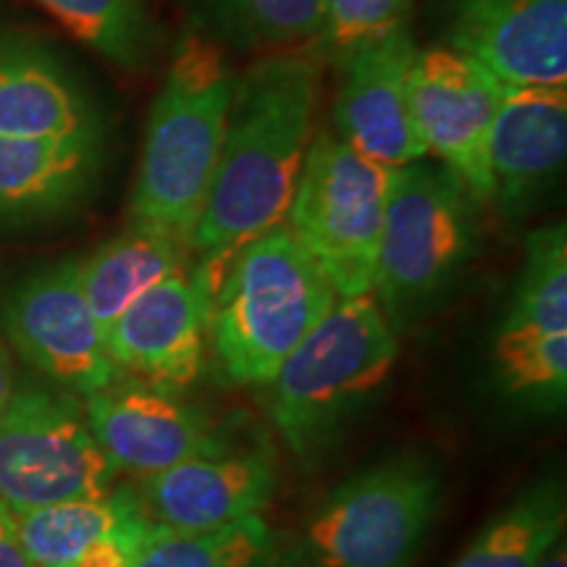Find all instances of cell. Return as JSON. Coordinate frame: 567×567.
Masks as SVG:
<instances>
[{
	"label": "cell",
	"mask_w": 567,
	"mask_h": 567,
	"mask_svg": "<svg viewBox=\"0 0 567 567\" xmlns=\"http://www.w3.org/2000/svg\"><path fill=\"white\" fill-rule=\"evenodd\" d=\"M446 40L505 84L567 87V0H446Z\"/></svg>",
	"instance_id": "cell-13"
},
{
	"label": "cell",
	"mask_w": 567,
	"mask_h": 567,
	"mask_svg": "<svg viewBox=\"0 0 567 567\" xmlns=\"http://www.w3.org/2000/svg\"><path fill=\"white\" fill-rule=\"evenodd\" d=\"M113 465L92 436L84 408L48 389L13 392L0 413V502L19 509L111 492Z\"/></svg>",
	"instance_id": "cell-8"
},
{
	"label": "cell",
	"mask_w": 567,
	"mask_h": 567,
	"mask_svg": "<svg viewBox=\"0 0 567 567\" xmlns=\"http://www.w3.org/2000/svg\"><path fill=\"white\" fill-rule=\"evenodd\" d=\"M84 415L113 471L140 481L231 446L182 392L142 379L122 375L90 394Z\"/></svg>",
	"instance_id": "cell-11"
},
{
	"label": "cell",
	"mask_w": 567,
	"mask_h": 567,
	"mask_svg": "<svg viewBox=\"0 0 567 567\" xmlns=\"http://www.w3.org/2000/svg\"><path fill=\"white\" fill-rule=\"evenodd\" d=\"M400 344L373 295L339 297L268 381V413L295 455L321 450L334 429L386 384Z\"/></svg>",
	"instance_id": "cell-4"
},
{
	"label": "cell",
	"mask_w": 567,
	"mask_h": 567,
	"mask_svg": "<svg viewBox=\"0 0 567 567\" xmlns=\"http://www.w3.org/2000/svg\"><path fill=\"white\" fill-rule=\"evenodd\" d=\"M565 153L567 87L505 84L488 142L494 200L520 210L563 172Z\"/></svg>",
	"instance_id": "cell-16"
},
{
	"label": "cell",
	"mask_w": 567,
	"mask_h": 567,
	"mask_svg": "<svg viewBox=\"0 0 567 567\" xmlns=\"http://www.w3.org/2000/svg\"><path fill=\"white\" fill-rule=\"evenodd\" d=\"M130 567H308V563L300 544L268 526L260 515H250L200 534L153 526L134 547Z\"/></svg>",
	"instance_id": "cell-20"
},
{
	"label": "cell",
	"mask_w": 567,
	"mask_h": 567,
	"mask_svg": "<svg viewBox=\"0 0 567 567\" xmlns=\"http://www.w3.org/2000/svg\"><path fill=\"white\" fill-rule=\"evenodd\" d=\"M11 394H13V365H11L9 352H6V347L0 344V413H3V408L9 405Z\"/></svg>",
	"instance_id": "cell-29"
},
{
	"label": "cell",
	"mask_w": 567,
	"mask_h": 567,
	"mask_svg": "<svg viewBox=\"0 0 567 567\" xmlns=\"http://www.w3.org/2000/svg\"><path fill=\"white\" fill-rule=\"evenodd\" d=\"M3 323L21 358L71 392L90 396L124 375L113 365L101 323L84 300L76 260L19 284L6 302Z\"/></svg>",
	"instance_id": "cell-10"
},
{
	"label": "cell",
	"mask_w": 567,
	"mask_h": 567,
	"mask_svg": "<svg viewBox=\"0 0 567 567\" xmlns=\"http://www.w3.org/2000/svg\"><path fill=\"white\" fill-rule=\"evenodd\" d=\"M276 488L274 455L229 450L193 457L142 478L140 505L155 526L174 534H200L260 515Z\"/></svg>",
	"instance_id": "cell-15"
},
{
	"label": "cell",
	"mask_w": 567,
	"mask_h": 567,
	"mask_svg": "<svg viewBox=\"0 0 567 567\" xmlns=\"http://www.w3.org/2000/svg\"><path fill=\"white\" fill-rule=\"evenodd\" d=\"M101 172V137H0V218L80 203Z\"/></svg>",
	"instance_id": "cell-17"
},
{
	"label": "cell",
	"mask_w": 567,
	"mask_h": 567,
	"mask_svg": "<svg viewBox=\"0 0 567 567\" xmlns=\"http://www.w3.org/2000/svg\"><path fill=\"white\" fill-rule=\"evenodd\" d=\"M208 310L197 274L179 271L140 295L103 331L105 350L122 373L184 392L203 373Z\"/></svg>",
	"instance_id": "cell-14"
},
{
	"label": "cell",
	"mask_w": 567,
	"mask_h": 567,
	"mask_svg": "<svg viewBox=\"0 0 567 567\" xmlns=\"http://www.w3.org/2000/svg\"><path fill=\"white\" fill-rule=\"evenodd\" d=\"M494 365L507 394L563 402L567 392V334L502 323Z\"/></svg>",
	"instance_id": "cell-26"
},
{
	"label": "cell",
	"mask_w": 567,
	"mask_h": 567,
	"mask_svg": "<svg viewBox=\"0 0 567 567\" xmlns=\"http://www.w3.org/2000/svg\"><path fill=\"white\" fill-rule=\"evenodd\" d=\"M565 488L542 481L515 496L450 567H538L565 536Z\"/></svg>",
	"instance_id": "cell-22"
},
{
	"label": "cell",
	"mask_w": 567,
	"mask_h": 567,
	"mask_svg": "<svg viewBox=\"0 0 567 567\" xmlns=\"http://www.w3.org/2000/svg\"><path fill=\"white\" fill-rule=\"evenodd\" d=\"M208 292V337L234 384L266 386L339 300L287 226L197 271Z\"/></svg>",
	"instance_id": "cell-2"
},
{
	"label": "cell",
	"mask_w": 567,
	"mask_h": 567,
	"mask_svg": "<svg viewBox=\"0 0 567 567\" xmlns=\"http://www.w3.org/2000/svg\"><path fill=\"white\" fill-rule=\"evenodd\" d=\"M200 24L247 53L313 45L321 38L326 0H189Z\"/></svg>",
	"instance_id": "cell-23"
},
{
	"label": "cell",
	"mask_w": 567,
	"mask_h": 567,
	"mask_svg": "<svg viewBox=\"0 0 567 567\" xmlns=\"http://www.w3.org/2000/svg\"><path fill=\"white\" fill-rule=\"evenodd\" d=\"M0 137H97L95 111L51 55L0 45Z\"/></svg>",
	"instance_id": "cell-18"
},
{
	"label": "cell",
	"mask_w": 567,
	"mask_h": 567,
	"mask_svg": "<svg viewBox=\"0 0 567 567\" xmlns=\"http://www.w3.org/2000/svg\"><path fill=\"white\" fill-rule=\"evenodd\" d=\"M69 34L116 66L137 71L155 59L161 27L147 0H34Z\"/></svg>",
	"instance_id": "cell-24"
},
{
	"label": "cell",
	"mask_w": 567,
	"mask_h": 567,
	"mask_svg": "<svg viewBox=\"0 0 567 567\" xmlns=\"http://www.w3.org/2000/svg\"><path fill=\"white\" fill-rule=\"evenodd\" d=\"M538 567H567V549H565V536L557 538L555 544H551L547 555H544L542 563Z\"/></svg>",
	"instance_id": "cell-30"
},
{
	"label": "cell",
	"mask_w": 567,
	"mask_h": 567,
	"mask_svg": "<svg viewBox=\"0 0 567 567\" xmlns=\"http://www.w3.org/2000/svg\"><path fill=\"white\" fill-rule=\"evenodd\" d=\"M505 323L567 334V234L563 224L528 237L526 266Z\"/></svg>",
	"instance_id": "cell-25"
},
{
	"label": "cell",
	"mask_w": 567,
	"mask_h": 567,
	"mask_svg": "<svg viewBox=\"0 0 567 567\" xmlns=\"http://www.w3.org/2000/svg\"><path fill=\"white\" fill-rule=\"evenodd\" d=\"M415 51L408 24L352 48L344 53L347 69L334 97L337 137L365 158L392 168L429 155L410 109Z\"/></svg>",
	"instance_id": "cell-12"
},
{
	"label": "cell",
	"mask_w": 567,
	"mask_h": 567,
	"mask_svg": "<svg viewBox=\"0 0 567 567\" xmlns=\"http://www.w3.org/2000/svg\"><path fill=\"white\" fill-rule=\"evenodd\" d=\"M410 3L413 0H326L318 45L323 53H350L352 48L408 24Z\"/></svg>",
	"instance_id": "cell-27"
},
{
	"label": "cell",
	"mask_w": 567,
	"mask_h": 567,
	"mask_svg": "<svg viewBox=\"0 0 567 567\" xmlns=\"http://www.w3.org/2000/svg\"><path fill=\"white\" fill-rule=\"evenodd\" d=\"M0 567H34L21 544L13 509L0 502Z\"/></svg>",
	"instance_id": "cell-28"
},
{
	"label": "cell",
	"mask_w": 567,
	"mask_h": 567,
	"mask_svg": "<svg viewBox=\"0 0 567 567\" xmlns=\"http://www.w3.org/2000/svg\"><path fill=\"white\" fill-rule=\"evenodd\" d=\"M234 80L216 40L184 34L147 122L132 221L158 226L189 245L218 168Z\"/></svg>",
	"instance_id": "cell-3"
},
{
	"label": "cell",
	"mask_w": 567,
	"mask_h": 567,
	"mask_svg": "<svg viewBox=\"0 0 567 567\" xmlns=\"http://www.w3.org/2000/svg\"><path fill=\"white\" fill-rule=\"evenodd\" d=\"M473 203L444 163L394 168L373 276V297L386 316L421 308L471 258Z\"/></svg>",
	"instance_id": "cell-6"
},
{
	"label": "cell",
	"mask_w": 567,
	"mask_h": 567,
	"mask_svg": "<svg viewBox=\"0 0 567 567\" xmlns=\"http://www.w3.org/2000/svg\"><path fill=\"white\" fill-rule=\"evenodd\" d=\"M439 507V476L421 455L368 467L323 499L300 544L308 567H410Z\"/></svg>",
	"instance_id": "cell-7"
},
{
	"label": "cell",
	"mask_w": 567,
	"mask_h": 567,
	"mask_svg": "<svg viewBox=\"0 0 567 567\" xmlns=\"http://www.w3.org/2000/svg\"><path fill=\"white\" fill-rule=\"evenodd\" d=\"M505 82L471 55L452 48L415 51L410 109L425 153L457 174L476 203L494 200L488 142Z\"/></svg>",
	"instance_id": "cell-9"
},
{
	"label": "cell",
	"mask_w": 567,
	"mask_h": 567,
	"mask_svg": "<svg viewBox=\"0 0 567 567\" xmlns=\"http://www.w3.org/2000/svg\"><path fill=\"white\" fill-rule=\"evenodd\" d=\"M392 166L352 151L334 132H316L297 182L287 229L316 260L337 297L373 295Z\"/></svg>",
	"instance_id": "cell-5"
},
{
	"label": "cell",
	"mask_w": 567,
	"mask_h": 567,
	"mask_svg": "<svg viewBox=\"0 0 567 567\" xmlns=\"http://www.w3.org/2000/svg\"><path fill=\"white\" fill-rule=\"evenodd\" d=\"M13 517L34 567H66L92 544L153 523L142 509L140 496L130 488H111L109 494L90 499L19 509Z\"/></svg>",
	"instance_id": "cell-21"
},
{
	"label": "cell",
	"mask_w": 567,
	"mask_h": 567,
	"mask_svg": "<svg viewBox=\"0 0 567 567\" xmlns=\"http://www.w3.org/2000/svg\"><path fill=\"white\" fill-rule=\"evenodd\" d=\"M321 48L260 55L234 80L218 168L189 250L218 266L287 224L323 95Z\"/></svg>",
	"instance_id": "cell-1"
},
{
	"label": "cell",
	"mask_w": 567,
	"mask_h": 567,
	"mask_svg": "<svg viewBox=\"0 0 567 567\" xmlns=\"http://www.w3.org/2000/svg\"><path fill=\"white\" fill-rule=\"evenodd\" d=\"M189 245L176 234L132 221L130 229L76 260V279L105 331L130 305L168 276L187 271Z\"/></svg>",
	"instance_id": "cell-19"
}]
</instances>
